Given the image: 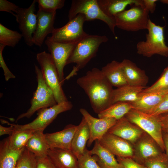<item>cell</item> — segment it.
I'll list each match as a JSON object with an SVG mask.
<instances>
[{
	"instance_id": "21",
	"label": "cell",
	"mask_w": 168,
	"mask_h": 168,
	"mask_svg": "<svg viewBox=\"0 0 168 168\" xmlns=\"http://www.w3.org/2000/svg\"><path fill=\"white\" fill-rule=\"evenodd\" d=\"M165 95L161 92H141L137 100L129 103L133 109L147 113L160 103Z\"/></svg>"
},
{
	"instance_id": "28",
	"label": "cell",
	"mask_w": 168,
	"mask_h": 168,
	"mask_svg": "<svg viewBox=\"0 0 168 168\" xmlns=\"http://www.w3.org/2000/svg\"><path fill=\"white\" fill-rule=\"evenodd\" d=\"M25 147L18 150L10 148L7 138L0 145V168H15L17 161Z\"/></svg>"
},
{
	"instance_id": "34",
	"label": "cell",
	"mask_w": 168,
	"mask_h": 168,
	"mask_svg": "<svg viewBox=\"0 0 168 168\" xmlns=\"http://www.w3.org/2000/svg\"><path fill=\"white\" fill-rule=\"evenodd\" d=\"M36 159L35 155L26 147L21 154L15 168H35Z\"/></svg>"
},
{
	"instance_id": "31",
	"label": "cell",
	"mask_w": 168,
	"mask_h": 168,
	"mask_svg": "<svg viewBox=\"0 0 168 168\" xmlns=\"http://www.w3.org/2000/svg\"><path fill=\"white\" fill-rule=\"evenodd\" d=\"M22 37L21 34L11 30L0 23V44L14 47Z\"/></svg>"
},
{
	"instance_id": "32",
	"label": "cell",
	"mask_w": 168,
	"mask_h": 168,
	"mask_svg": "<svg viewBox=\"0 0 168 168\" xmlns=\"http://www.w3.org/2000/svg\"><path fill=\"white\" fill-rule=\"evenodd\" d=\"M78 168H102L98 162V157L92 155L86 148L83 154L77 158Z\"/></svg>"
},
{
	"instance_id": "40",
	"label": "cell",
	"mask_w": 168,
	"mask_h": 168,
	"mask_svg": "<svg viewBox=\"0 0 168 168\" xmlns=\"http://www.w3.org/2000/svg\"><path fill=\"white\" fill-rule=\"evenodd\" d=\"M117 160L124 168H145L142 166L133 161L131 157L117 156Z\"/></svg>"
},
{
	"instance_id": "29",
	"label": "cell",
	"mask_w": 168,
	"mask_h": 168,
	"mask_svg": "<svg viewBox=\"0 0 168 168\" xmlns=\"http://www.w3.org/2000/svg\"><path fill=\"white\" fill-rule=\"evenodd\" d=\"M133 109V106L128 102H118L110 105L98 114V115L100 118H113L118 120Z\"/></svg>"
},
{
	"instance_id": "26",
	"label": "cell",
	"mask_w": 168,
	"mask_h": 168,
	"mask_svg": "<svg viewBox=\"0 0 168 168\" xmlns=\"http://www.w3.org/2000/svg\"><path fill=\"white\" fill-rule=\"evenodd\" d=\"M92 155L98 157V162L102 168H124L115 158L114 155L107 148L101 145L97 140L90 150Z\"/></svg>"
},
{
	"instance_id": "2",
	"label": "cell",
	"mask_w": 168,
	"mask_h": 168,
	"mask_svg": "<svg viewBox=\"0 0 168 168\" xmlns=\"http://www.w3.org/2000/svg\"><path fill=\"white\" fill-rule=\"evenodd\" d=\"M108 40L105 35L88 34L79 41L73 49L67 62V64L75 63L72 70L68 75L71 77L77 75V72L84 68L95 57L102 43Z\"/></svg>"
},
{
	"instance_id": "6",
	"label": "cell",
	"mask_w": 168,
	"mask_h": 168,
	"mask_svg": "<svg viewBox=\"0 0 168 168\" xmlns=\"http://www.w3.org/2000/svg\"><path fill=\"white\" fill-rule=\"evenodd\" d=\"M125 116L131 123L147 133L162 150H165L162 127L157 116L133 109Z\"/></svg>"
},
{
	"instance_id": "45",
	"label": "cell",
	"mask_w": 168,
	"mask_h": 168,
	"mask_svg": "<svg viewBox=\"0 0 168 168\" xmlns=\"http://www.w3.org/2000/svg\"><path fill=\"white\" fill-rule=\"evenodd\" d=\"M163 139L166 155L168 158V133H165L163 136Z\"/></svg>"
},
{
	"instance_id": "16",
	"label": "cell",
	"mask_w": 168,
	"mask_h": 168,
	"mask_svg": "<svg viewBox=\"0 0 168 168\" xmlns=\"http://www.w3.org/2000/svg\"><path fill=\"white\" fill-rule=\"evenodd\" d=\"M133 124L124 116L117 120L108 132L134 143L141 138L143 131Z\"/></svg>"
},
{
	"instance_id": "9",
	"label": "cell",
	"mask_w": 168,
	"mask_h": 168,
	"mask_svg": "<svg viewBox=\"0 0 168 168\" xmlns=\"http://www.w3.org/2000/svg\"><path fill=\"white\" fill-rule=\"evenodd\" d=\"M86 21L84 16L78 14L63 26L55 28L49 38L52 41L60 44L77 43L87 35L83 25Z\"/></svg>"
},
{
	"instance_id": "36",
	"label": "cell",
	"mask_w": 168,
	"mask_h": 168,
	"mask_svg": "<svg viewBox=\"0 0 168 168\" xmlns=\"http://www.w3.org/2000/svg\"><path fill=\"white\" fill-rule=\"evenodd\" d=\"M166 155L163 154L158 157L151 159L145 161L147 168H168L166 162Z\"/></svg>"
},
{
	"instance_id": "20",
	"label": "cell",
	"mask_w": 168,
	"mask_h": 168,
	"mask_svg": "<svg viewBox=\"0 0 168 168\" xmlns=\"http://www.w3.org/2000/svg\"><path fill=\"white\" fill-rule=\"evenodd\" d=\"M90 136L88 125L83 117L80 123L77 125L71 143V150L77 158L83 154Z\"/></svg>"
},
{
	"instance_id": "7",
	"label": "cell",
	"mask_w": 168,
	"mask_h": 168,
	"mask_svg": "<svg viewBox=\"0 0 168 168\" xmlns=\"http://www.w3.org/2000/svg\"><path fill=\"white\" fill-rule=\"evenodd\" d=\"M36 59L45 82L52 90L57 103L68 101L59 81L57 68L49 53L43 51L38 53Z\"/></svg>"
},
{
	"instance_id": "46",
	"label": "cell",
	"mask_w": 168,
	"mask_h": 168,
	"mask_svg": "<svg viewBox=\"0 0 168 168\" xmlns=\"http://www.w3.org/2000/svg\"><path fill=\"white\" fill-rule=\"evenodd\" d=\"M160 2L162 3L168 5V0H161Z\"/></svg>"
},
{
	"instance_id": "24",
	"label": "cell",
	"mask_w": 168,
	"mask_h": 168,
	"mask_svg": "<svg viewBox=\"0 0 168 168\" xmlns=\"http://www.w3.org/2000/svg\"><path fill=\"white\" fill-rule=\"evenodd\" d=\"M146 87L126 85L113 90L110 105L118 102L131 103L137 99L140 94Z\"/></svg>"
},
{
	"instance_id": "17",
	"label": "cell",
	"mask_w": 168,
	"mask_h": 168,
	"mask_svg": "<svg viewBox=\"0 0 168 168\" xmlns=\"http://www.w3.org/2000/svg\"><path fill=\"white\" fill-rule=\"evenodd\" d=\"M77 127V125L69 124L61 131L44 134L49 149L71 150L72 140Z\"/></svg>"
},
{
	"instance_id": "41",
	"label": "cell",
	"mask_w": 168,
	"mask_h": 168,
	"mask_svg": "<svg viewBox=\"0 0 168 168\" xmlns=\"http://www.w3.org/2000/svg\"><path fill=\"white\" fill-rule=\"evenodd\" d=\"M35 168H56L48 156L41 158L36 157Z\"/></svg>"
},
{
	"instance_id": "43",
	"label": "cell",
	"mask_w": 168,
	"mask_h": 168,
	"mask_svg": "<svg viewBox=\"0 0 168 168\" xmlns=\"http://www.w3.org/2000/svg\"><path fill=\"white\" fill-rule=\"evenodd\" d=\"M161 124L162 130L168 133V113L157 116Z\"/></svg>"
},
{
	"instance_id": "1",
	"label": "cell",
	"mask_w": 168,
	"mask_h": 168,
	"mask_svg": "<svg viewBox=\"0 0 168 168\" xmlns=\"http://www.w3.org/2000/svg\"><path fill=\"white\" fill-rule=\"evenodd\" d=\"M77 83L87 95L96 113L98 114L110 105L113 86L101 70L93 68L78 78Z\"/></svg>"
},
{
	"instance_id": "37",
	"label": "cell",
	"mask_w": 168,
	"mask_h": 168,
	"mask_svg": "<svg viewBox=\"0 0 168 168\" xmlns=\"http://www.w3.org/2000/svg\"><path fill=\"white\" fill-rule=\"evenodd\" d=\"M167 113H168V93L166 94L161 101L155 108L147 114L157 116Z\"/></svg>"
},
{
	"instance_id": "4",
	"label": "cell",
	"mask_w": 168,
	"mask_h": 168,
	"mask_svg": "<svg viewBox=\"0 0 168 168\" xmlns=\"http://www.w3.org/2000/svg\"><path fill=\"white\" fill-rule=\"evenodd\" d=\"M35 68L37 86L30 100V107L26 112L18 116L16 122L24 118H30L36 111L58 104L52 90L45 82L40 69L36 65Z\"/></svg>"
},
{
	"instance_id": "25",
	"label": "cell",
	"mask_w": 168,
	"mask_h": 168,
	"mask_svg": "<svg viewBox=\"0 0 168 168\" xmlns=\"http://www.w3.org/2000/svg\"><path fill=\"white\" fill-rule=\"evenodd\" d=\"M101 70L113 86L118 88L128 85L121 62L113 60L103 67Z\"/></svg>"
},
{
	"instance_id": "42",
	"label": "cell",
	"mask_w": 168,
	"mask_h": 168,
	"mask_svg": "<svg viewBox=\"0 0 168 168\" xmlns=\"http://www.w3.org/2000/svg\"><path fill=\"white\" fill-rule=\"evenodd\" d=\"M157 1V0H143L144 8L149 12L153 13L156 8V2Z\"/></svg>"
},
{
	"instance_id": "14",
	"label": "cell",
	"mask_w": 168,
	"mask_h": 168,
	"mask_svg": "<svg viewBox=\"0 0 168 168\" xmlns=\"http://www.w3.org/2000/svg\"><path fill=\"white\" fill-rule=\"evenodd\" d=\"M56 13L46 12L39 9L36 14V28L32 39L34 44L41 47L46 36L53 32Z\"/></svg>"
},
{
	"instance_id": "12",
	"label": "cell",
	"mask_w": 168,
	"mask_h": 168,
	"mask_svg": "<svg viewBox=\"0 0 168 168\" xmlns=\"http://www.w3.org/2000/svg\"><path fill=\"white\" fill-rule=\"evenodd\" d=\"M48 49L54 60L58 73L60 82L62 85L65 80L63 69L73 49L77 43L63 44L51 40L48 37L45 40Z\"/></svg>"
},
{
	"instance_id": "19",
	"label": "cell",
	"mask_w": 168,
	"mask_h": 168,
	"mask_svg": "<svg viewBox=\"0 0 168 168\" xmlns=\"http://www.w3.org/2000/svg\"><path fill=\"white\" fill-rule=\"evenodd\" d=\"M48 156L56 168H78L77 158L71 150L50 148Z\"/></svg>"
},
{
	"instance_id": "47",
	"label": "cell",
	"mask_w": 168,
	"mask_h": 168,
	"mask_svg": "<svg viewBox=\"0 0 168 168\" xmlns=\"http://www.w3.org/2000/svg\"><path fill=\"white\" fill-rule=\"evenodd\" d=\"M163 92V93H164V94H166L167 93H168V89H167V90H166V91H163V92Z\"/></svg>"
},
{
	"instance_id": "30",
	"label": "cell",
	"mask_w": 168,
	"mask_h": 168,
	"mask_svg": "<svg viewBox=\"0 0 168 168\" xmlns=\"http://www.w3.org/2000/svg\"><path fill=\"white\" fill-rule=\"evenodd\" d=\"M35 131L30 129L15 130L12 134L7 138L9 147L13 150L25 147Z\"/></svg>"
},
{
	"instance_id": "39",
	"label": "cell",
	"mask_w": 168,
	"mask_h": 168,
	"mask_svg": "<svg viewBox=\"0 0 168 168\" xmlns=\"http://www.w3.org/2000/svg\"><path fill=\"white\" fill-rule=\"evenodd\" d=\"M5 46L4 45L0 44V67L3 70L5 79L7 81L10 79L15 78L16 76L8 68L3 58L2 53Z\"/></svg>"
},
{
	"instance_id": "18",
	"label": "cell",
	"mask_w": 168,
	"mask_h": 168,
	"mask_svg": "<svg viewBox=\"0 0 168 168\" xmlns=\"http://www.w3.org/2000/svg\"><path fill=\"white\" fill-rule=\"evenodd\" d=\"M121 63L128 85L146 87L149 78L144 71L139 68L135 63L128 59H124Z\"/></svg>"
},
{
	"instance_id": "10",
	"label": "cell",
	"mask_w": 168,
	"mask_h": 168,
	"mask_svg": "<svg viewBox=\"0 0 168 168\" xmlns=\"http://www.w3.org/2000/svg\"><path fill=\"white\" fill-rule=\"evenodd\" d=\"M72 106L71 101L63 102L53 106L39 110L37 117L30 123L22 125L12 124L14 127L15 130L30 129L44 131L58 114L70 110Z\"/></svg>"
},
{
	"instance_id": "38",
	"label": "cell",
	"mask_w": 168,
	"mask_h": 168,
	"mask_svg": "<svg viewBox=\"0 0 168 168\" xmlns=\"http://www.w3.org/2000/svg\"><path fill=\"white\" fill-rule=\"evenodd\" d=\"M20 7L6 0H0V11L10 13L15 17Z\"/></svg>"
},
{
	"instance_id": "27",
	"label": "cell",
	"mask_w": 168,
	"mask_h": 168,
	"mask_svg": "<svg viewBox=\"0 0 168 168\" xmlns=\"http://www.w3.org/2000/svg\"><path fill=\"white\" fill-rule=\"evenodd\" d=\"M25 147L38 158L48 156L49 149L43 131L38 130L34 131L27 142Z\"/></svg>"
},
{
	"instance_id": "8",
	"label": "cell",
	"mask_w": 168,
	"mask_h": 168,
	"mask_svg": "<svg viewBox=\"0 0 168 168\" xmlns=\"http://www.w3.org/2000/svg\"><path fill=\"white\" fill-rule=\"evenodd\" d=\"M149 12L140 5H133L114 17L116 26L128 31H137L147 29Z\"/></svg>"
},
{
	"instance_id": "3",
	"label": "cell",
	"mask_w": 168,
	"mask_h": 168,
	"mask_svg": "<svg viewBox=\"0 0 168 168\" xmlns=\"http://www.w3.org/2000/svg\"><path fill=\"white\" fill-rule=\"evenodd\" d=\"M164 26L156 25L149 18L146 40L138 42L136 45L137 53L149 58L155 54L167 57L168 46L165 43Z\"/></svg>"
},
{
	"instance_id": "35",
	"label": "cell",
	"mask_w": 168,
	"mask_h": 168,
	"mask_svg": "<svg viewBox=\"0 0 168 168\" xmlns=\"http://www.w3.org/2000/svg\"><path fill=\"white\" fill-rule=\"evenodd\" d=\"M39 9L48 13L56 12L57 10L62 8L64 0H37Z\"/></svg>"
},
{
	"instance_id": "22",
	"label": "cell",
	"mask_w": 168,
	"mask_h": 168,
	"mask_svg": "<svg viewBox=\"0 0 168 168\" xmlns=\"http://www.w3.org/2000/svg\"><path fill=\"white\" fill-rule=\"evenodd\" d=\"M98 4L103 12L110 17L125 10L128 5H140L143 7V0H97Z\"/></svg>"
},
{
	"instance_id": "23",
	"label": "cell",
	"mask_w": 168,
	"mask_h": 168,
	"mask_svg": "<svg viewBox=\"0 0 168 168\" xmlns=\"http://www.w3.org/2000/svg\"><path fill=\"white\" fill-rule=\"evenodd\" d=\"M159 147L151 137H144L138 142L136 146V153L141 159L145 161L160 156L164 154Z\"/></svg>"
},
{
	"instance_id": "5",
	"label": "cell",
	"mask_w": 168,
	"mask_h": 168,
	"mask_svg": "<svg viewBox=\"0 0 168 168\" xmlns=\"http://www.w3.org/2000/svg\"><path fill=\"white\" fill-rule=\"evenodd\" d=\"M78 14H83L86 21L95 19L102 21L106 24L113 35L116 37V26L114 17H110L105 15L100 7L97 0H73L68 12L69 20Z\"/></svg>"
},
{
	"instance_id": "15",
	"label": "cell",
	"mask_w": 168,
	"mask_h": 168,
	"mask_svg": "<svg viewBox=\"0 0 168 168\" xmlns=\"http://www.w3.org/2000/svg\"><path fill=\"white\" fill-rule=\"evenodd\" d=\"M98 141L117 157H131L133 155V148L129 142L114 134L107 132Z\"/></svg>"
},
{
	"instance_id": "44",
	"label": "cell",
	"mask_w": 168,
	"mask_h": 168,
	"mask_svg": "<svg viewBox=\"0 0 168 168\" xmlns=\"http://www.w3.org/2000/svg\"><path fill=\"white\" fill-rule=\"evenodd\" d=\"M10 125L9 127H5L0 125V136L8 134L11 135L15 131V127L11 124L8 123Z\"/></svg>"
},
{
	"instance_id": "13",
	"label": "cell",
	"mask_w": 168,
	"mask_h": 168,
	"mask_svg": "<svg viewBox=\"0 0 168 168\" xmlns=\"http://www.w3.org/2000/svg\"><path fill=\"white\" fill-rule=\"evenodd\" d=\"M80 112L86 121L89 129L90 138L87 143L88 147L94 141L101 138L117 121L113 118H96L84 108H81Z\"/></svg>"
},
{
	"instance_id": "11",
	"label": "cell",
	"mask_w": 168,
	"mask_h": 168,
	"mask_svg": "<svg viewBox=\"0 0 168 168\" xmlns=\"http://www.w3.org/2000/svg\"><path fill=\"white\" fill-rule=\"evenodd\" d=\"M36 2V0H34L28 7H20L15 16L25 42L29 46L34 44L33 36L36 29L37 21V15L35 13Z\"/></svg>"
},
{
	"instance_id": "33",
	"label": "cell",
	"mask_w": 168,
	"mask_h": 168,
	"mask_svg": "<svg viewBox=\"0 0 168 168\" xmlns=\"http://www.w3.org/2000/svg\"><path fill=\"white\" fill-rule=\"evenodd\" d=\"M168 89V65L164 70L159 79L150 86L144 89L142 92H163Z\"/></svg>"
}]
</instances>
